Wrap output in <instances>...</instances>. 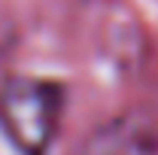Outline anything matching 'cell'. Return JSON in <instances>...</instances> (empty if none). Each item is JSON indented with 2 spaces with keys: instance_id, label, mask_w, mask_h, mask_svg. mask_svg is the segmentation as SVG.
Returning a JSON list of instances; mask_svg holds the SVG:
<instances>
[{
  "instance_id": "1",
  "label": "cell",
  "mask_w": 158,
  "mask_h": 155,
  "mask_svg": "<svg viewBox=\"0 0 158 155\" xmlns=\"http://www.w3.org/2000/svg\"><path fill=\"white\" fill-rule=\"evenodd\" d=\"M67 91L46 76H9L0 82V131L19 155H52L64 128Z\"/></svg>"
},
{
  "instance_id": "2",
  "label": "cell",
  "mask_w": 158,
  "mask_h": 155,
  "mask_svg": "<svg viewBox=\"0 0 158 155\" xmlns=\"http://www.w3.org/2000/svg\"><path fill=\"white\" fill-rule=\"evenodd\" d=\"M73 155H158V119L143 110L118 113L98 125Z\"/></svg>"
}]
</instances>
